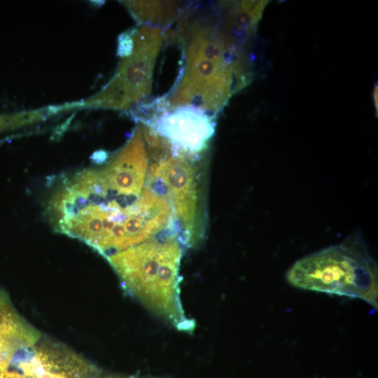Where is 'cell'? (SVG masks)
Returning <instances> with one entry per match:
<instances>
[{
    "label": "cell",
    "mask_w": 378,
    "mask_h": 378,
    "mask_svg": "<svg viewBox=\"0 0 378 378\" xmlns=\"http://www.w3.org/2000/svg\"><path fill=\"white\" fill-rule=\"evenodd\" d=\"M197 12L188 7L169 38L183 50V66L162 99L168 106L192 105L216 117L248 76L242 44L222 25L219 10Z\"/></svg>",
    "instance_id": "cell-1"
},
{
    "label": "cell",
    "mask_w": 378,
    "mask_h": 378,
    "mask_svg": "<svg viewBox=\"0 0 378 378\" xmlns=\"http://www.w3.org/2000/svg\"><path fill=\"white\" fill-rule=\"evenodd\" d=\"M183 248L175 231L168 229L107 260L127 295L176 330L191 332L195 322L186 314L181 299Z\"/></svg>",
    "instance_id": "cell-2"
},
{
    "label": "cell",
    "mask_w": 378,
    "mask_h": 378,
    "mask_svg": "<svg viewBox=\"0 0 378 378\" xmlns=\"http://www.w3.org/2000/svg\"><path fill=\"white\" fill-rule=\"evenodd\" d=\"M286 279L298 288L358 298L377 309V269L358 240L328 247L295 262Z\"/></svg>",
    "instance_id": "cell-3"
},
{
    "label": "cell",
    "mask_w": 378,
    "mask_h": 378,
    "mask_svg": "<svg viewBox=\"0 0 378 378\" xmlns=\"http://www.w3.org/2000/svg\"><path fill=\"white\" fill-rule=\"evenodd\" d=\"M192 157L172 151L149 166L147 178L148 184L169 202L174 230L184 248L192 246L199 234L198 182Z\"/></svg>",
    "instance_id": "cell-4"
},
{
    "label": "cell",
    "mask_w": 378,
    "mask_h": 378,
    "mask_svg": "<svg viewBox=\"0 0 378 378\" xmlns=\"http://www.w3.org/2000/svg\"><path fill=\"white\" fill-rule=\"evenodd\" d=\"M133 46L108 85L99 97V105L126 108L141 104L152 91L156 59L166 41L161 28L143 25L132 31Z\"/></svg>",
    "instance_id": "cell-5"
},
{
    "label": "cell",
    "mask_w": 378,
    "mask_h": 378,
    "mask_svg": "<svg viewBox=\"0 0 378 378\" xmlns=\"http://www.w3.org/2000/svg\"><path fill=\"white\" fill-rule=\"evenodd\" d=\"M134 115L173 152L186 155L204 150L215 132V116L192 105L168 106L161 97L137 105Z\"/></svg>",
    "instance_id": "cell-6"
},
{
    "label": "cell",
    "mask_w": 378,
    "mask_h": 378,
    "mask_svg": "<svg viewBox=\"0 0 378 378\" xmlns=\"http://www.w3.org/2000/svg\"><path fill=\"white\" fill-rule=\"evenodd\" d=\"M42 336L15 309L7 293L0 288V371L7 370L15 355L34 344Z\"/></svg>",
    "instance_id": "cell-7"
},
{
    "label": "cell",
    "mask_w": 378,
    "mask_h": 378,
    "mask_svg": "<svg viewBox=\"0 0 378 378\" xmlns=\"http://www.w3.org/2000/svg\"><path fill=\"white\" fill-rule=\"evenodd\" d=\"M127 6L133 16L143 25L167 27L179 19L188 6L174 1H132Z\"/></svg>",
    "instance_id": "cell-8"
}]
</instances>
